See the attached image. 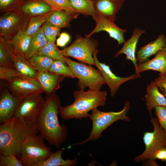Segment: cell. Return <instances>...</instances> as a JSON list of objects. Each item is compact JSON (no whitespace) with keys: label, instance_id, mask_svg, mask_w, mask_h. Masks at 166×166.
Instances as JSON below:
<instances>
[{"label":"cell","instance_id":"cell-1","mask_svg":"<svg viewBox=\"0 0 166 166\" xmlns=\"http://www.w3.org/2000/svg\"><path fill=\"white\" fill-rule=\"evenodd\" d=\"M61 101L55 93L46 94L44 107L36 123V128L40 134L50 145L58 148L65 141L67 128L59 123Z\"/></svg>","mask_w":166,"mask_h":166},{"label":"cell","instance_id":"cell-2","mask_svg":"<svg viewBox=\"0 0 166 166\" xmlns=\"http://www.w3.org/2000/svg\"><path fill=\"white\" fill-rule=\"evenodd\" d=\"M107 95L106 91L100 90L76 91L73 92L74 102L69 105L61 107L60 116L65 120L87 118L89 117L90 111L105 105Z\"/></svg>","mask_w":166,"mask_h":166},{"label":"cell","instance_id":"cell-3","mask_svg":"<svg viewBox=\"0 0 166 166\" xmlns=\"http://www.w3.org/2000/svg\"><path fill=\"white\" fill-rule=\"evenodd\" d=\"M38 132L19 118L13 117L0 125V153L17 156L27 136Z\"/></svg>","mask_w":166,"mask_h":166},{"label":"cell","instance_id":"cell-4","mask_svg":"<svg viewBox=\"0 0 166 166\" xmlns=\"http://www.w3.org/2000/svg\"><path fill=\"white\" fill-rule=\"evenodd\" d=\"M37 132L29 135L23 141L17 156L23 166H35L45 160L53 153L51 148L44 143L45 139Z\"/></svg>","mask_w":166,"mask_h":166},{"label":"cell","instance_id":"cell-5","mask_svg":"<svg viewBox=\"0 0 166 166\" xmlns=\"http://www.w3.org/2000/svg\"><path fill=\"white\" fill-rule=\"evenodd\" d=\"M130 106L129 102L127 101L125 102L122 109L118 112H102L97 108L92 110L89 117L92 121V127L89 136L82 142L73 145H81L98 139L101 136L102 133L104 130L119 120L130 121V118L127 116Z\"/></svg>","mask_w":166,"mask_h":166},{"label":"cell","instance_id":"cell-6","mask_svg":"<svg viewBox=\"0 0 166 166\" xmlns=\"http://www.w3.org/2000/svg\"><path fill=\"white\" fill-rule=\"evenodd\" d=\"M64 61L69 66L75 78L78 79L77 86L80 89L100 90L105 83L102 75L98 69L91 65L72 60L68 57L64 56Z\"/></svg>","mask_w":166,"mask_h":166},{"label":"cell","instance_id":"cell-7","mask_svg":"<svg viewBox=\"0 0 166 166\" xmlns=\"http://www.w3.org/2000/svg\"><path fill=\"white\" fill-rule=\"evenodd\" d=\"M98 46V42L95 39L77 35L70 46L60 50V52L64 56L72 57L81 62L94 65L93 55L99 51Z\"/></svg>","mask_w":166,"mask_h":166},{"label":"cell","instance_id":"cell-8","mask_svg":"<svg viewBox=\"0 0 166 166\" xmlns=\"http://www.w3.org/2000/svg\"><path fill=\"white\" fill-rule=\"evenodd\" d=\"M45 103V99L41 94L21 99L17 107L14 116L19 118L26 124L37 129L36 123Z\"/></svg>","mask_w":166,"mask_h":166},{"label":"cell","instance_id":"cell-9","mask_svg":"<svg viewBox=\"0 0 166 166\" xmlns=\"http://www.w3.org/2000/svg\"><path fill=\"white\" fill-rule=\"evenodd\" d=\"M150 122L153 125V130L144 133L143 139L145 149L141 155L134 158L136 162L151 159L156 150L166 147V135L160 127L157 118L151 117Z\"/></svg>","mask_w":166,"mask_h":166},{"label":"cell","instance_id":"cell-10","mask_svg":"<svg viewBox=\"0 0 166 166\" xmlns=\"http://www.w3.org/2000/svg\"><path fill=\"white\" fill-rule=\"evenodd\" d=\"M7 82L6 88L20 100L44 92L42 85L36 79L19 77Z\"/></svg>","mask_w":166,"mask_h":166},{"label":"cell","instance_id":"cell-11","mask_svg":"<svg viewBox=\"0 0 166 166\" xmlns=\"http://www.w3.org/2000/svg\"><path fill=\"white\" fill-rule=\"evenodd\" d=\"M92 17L96 23V26L90 33L85 35V38H90L93 34L104 31L107 32L110 37L117 41L118 45L124 42L125 40L124 34L127 32L126 29L120 28L114 22L104 15L95 13Z\"/></svg>","mask_w":166,"mask_h":166},{"label":"cell","instance_id":"cell-12","mask_svg":"<svg viewBox=\"0 0 166 166\" xmlns=\"http://www.w3.org/2000/svg\"><path fill=\"white\" fill-rule=\"evenodd\" d=\"M98 52L94 53L93 55L94 65L101 73L105 83L109 88L110 94L112 97L115 96L120 87L123 84L140 77L135 73L126 77H121L116 76L112 72L109 65L99 61L97 57Z\"/></svg>","mask_w":166,"mask_h":166},{"label":"cell","instance_id":"cell-13","mask_svg":"<svg viewBox=\"0 0 166 166\" xmlns=\"http://www.w3.org/2000/svg\"><path fill=\"white\" fill-rule=\"evenodd\" d=\"M20 99L4 88L0 96V123H3L14 117Z\"/></svg>","mask_w":166,"mask_h":166},{"label":"cell","instance_id":"cell-14","mask_svg":"<svg viewBox=\"0 0 166 166\" xmlns=\"http://www.w3.org/2000/svg\"><path fill=\"white\" fill-rule=\"evenodd\" d=\"M152 59L137 64L135 74L140 77V73L152 70L160 73L159 75H166V47L158 51Z\"/></svg>","mask_w":166,"mask_h":166},{"label":"cell","instance_id":"cell-15","mask_svg":"<svg viewBox=\"0 0 166 166\" xmlns=\"http://www.w3.org/2000/svg\"><path fill=\"white\" fill-rule=\"evenodd\" d=\"M125 0H93L95 12L104 15L113 22L123 6Z\"/></svg>","mask_w":166,"mask_h":166},{"label":"cell","instance_id":"cell-16","mask_svg":"<svg viewBox=\"0 0 166 166\" xmlns=\"http://www.w3.org/2000/svg\"><path fill=\"white\" fill-rule=\"evenodd\" d=\"M145 33V30L144 29H141L138 27L135 28L130 38L125 41L123 47L115 53L114 57L117 58L121 54H125L126 55V59L132 62L135 69H136L137 66L136 56L137 45L140 37Z\"/></svg>","mask_w":166,"mask_h":166},{"label":"cell","instance_id":"cell-17","mask_svg":"<svg viewBox=\"0 0 166 166\" xmlns=\"http://www.w3.org/2000/svg\"><path fill=\"white\" fill-rule=\"evenodd\" d=\"M4 45L14 67L18 72L24 77L36 79L38 72L28 59L15 54L7 45Z\"/></svg>","mask_w":166,"mask_h":166},{"label":"cell","instance_id":"cell-18","mask_svg":"<svg viewBox=\"0 0 166 166\" xmlns=\"http://www.w3.org/2000/svg\"><path fill=\"white\" fill-rule=\"evenodd\" d=\"M166 47V37L163 34L159 35L155 40L140 48L136 56L137 62H144L159 50Z\"/></svg>","mask_w":166,"mask_h":166},{"label":"cell","instance_id":"cell-19","mask_svg":"<svg viewBox=\"0 0 166 166\" xmlns=\"http://www.w3.org/2000/svg\"><path fill=\"white\" fill-rule=\"evenodd\" d=\"M66 77L49 71L38 72L36 79L43 89L46 94L55 93L61 82Z\"/></svg>","mask_w":166,"mask_h":166},{"label":"cell","instance_id":"cell-20","mask_svg":"<svg viewBox=\"0 0 166 166\" xmlns=\"http://www.w3.org/2000/svg\"><path fill=\"white\" fill-rule=\"evenodd\" d=\"M144 99L147 109L150 114L151 111L157 106H166V97L160 92L154 81L148 85Z\"/></svg>","mask_w":166,"mask_h":166},{"label":"cell","instance_id":"cell-21","mask_svg":"<svg viewBox=\"0 0 166 166\" xmlns=\"http://www.w3.org/2000/svg\"><path fill=\"white\" fill-rule=\"evenodd\" d=\"M31 37L26 34V31L20 30L8 42L7 45L15 54L26 58Z\"/></svg>","mask_w":166,"mask_h":166},{"label":"cell","instance_id":"cell-22","mask_svg":"<svg viewBox=\"0 0 166 166\" xmlns=\"http://www.w3.org/2000/svg\"><path fill=\"white\" fill-rule=\"evenodd\" d=\"M21 10L27 14L33 16L44 14L53 10L49 4L42 0H31L22 4Z\"/></svg>","mask_w":166,"mask_h":166},{"label":"cell","instance_id":"cell-23","mask_svg":"<svg viewBox=\"0 0 166 166\" xmlns=\"http://www.w3.org/2000/svg\"><path fill=\"white\" fill-rule=\"evenodd\" d=\"M21 20L20 15L15 12H9L2 16L0 18L1 34L8 36L18 25Z\"/></svg>","mask_w":166,"mask_h":166},{"label":"cell","instance_id":"cell-24","mask_svg":"<svg viewBox=\"0 0 166 166\" xmlns=\"http://www.w3.org/2000/svg\"><path fill=\"white\" fill-rule=\"evenodd\" d=\"M63 148L53 152L46 160L37 164L35 166H72L77 164V157L72 160H64L62 158Z\"/></svg>","mask_w":166,"mask_h":166},{"label":"cell","instance_id":"cell-25","mask_svg":"<svg viewBox=\"0 0 166 166\" xmlns=\"http://www.w3.org/2000/svg\"><path fill=\"white\" fill-rule=\"evenodd\" d=\"M43 26L31 35V41L28 49L26 58L28 59L37 53L39 50L48 42Z\"/></svg>","mask_w":166,"mask_h":166},{"label":"cell","instance_id":"cell-26","mask_svg":"<svg viewBox=\"0 0 166 166\" xmlns=\"http://www.w3.org/2000/svg\"><path fill=\"white\" fill-rule=\"evenodd\" d=\"M73 17L63 10H52L47 22L61 28L68 27Z\"/></svg>","mask_w":166,"mask_h":166},{"label":"cell","instance_id":"cell-27","mask_svg":"<svg viewBox=\"0 0 166 166\" xmlns=\"http://www.w3.org/2000/svg\"><path fill=\"white\" fill-rule=\"evenodd\" d=\"M38 72L49 71L54 60L46 56L35 54L28 59Z\"/></svg>","mask_w":166,"mask_h":166},{"label":"cell","instance_id":"cell-28","mask_svg":"<svg viewBox=\"0 0 166 166\" xmlns=\"http://www.w3.org/2000/svg\"><path fill=\"white\" fill-rule=\"evenodd\" d=\"M69 2L72 7L79 14L92 16L95 13L93 0H69Z\"/></svg>","mask_w":166,"mask_h":166},{"label":"cell","instance_id":"cell-29","mask_svg":"<svg viewBox=\"0 0 166 166\" xmlns=\"http://www.w3.org/2000/svg\"><path fill=\"white\" fill-rule=\"evenodd\" d=\"M64 61L54 60L49 71L65 77L74 78L75 77L71 69Z\"/></svg>","mask_w":166,"mask_h":166},{"label":"cell","instance_id":"cell-30","mask_svg":"<svg viewBox=\"0 0 166 166\" xmlns=\"http://www.w3.org/2000/svg\"><path fill=\"white\" fill-rule=\"evenodd\" d=\"M52 11L44 14L39 15L31 18L26 32L29 35L31 36L37 31L44 23L47 22Z\"/></svg>","mask_w":166,"mask_h":166},{"label":"cell","instance_id":"cell-31","mask_svg":"<svg viewBox=\"0 0 166 166\" xmlns=\"http://www.w3.org/2000/svg\"><path fill=\"white\" fill-rule=\"evenodd\" d=\"M37 54L48 57L54 60L65 61L64 56L60 53L55 43L49 41L39 50Z\"/></svg>","mask_w":166,"mask_h":166},{"label":"cell","instance_id":"cell-32","mask_svg":"<svg viewBox=\"0 0 166 166\" xmlns=\"http://www.w3.org/2000/svg\"><path fill=\"white\" fill-rule=\"evenodd\" d=\"M53 10H63L72 15L74 18L78 16L77 12L71 6L69 0H50Z\"/></svg>","mask_w":166,"mask_h":166},{"label":"cell","instance_id":"cell-33","mask_svg":"<svg viewBox=\"0 0 166 166\" xmlns=\"http://www.w3.org/2000/svg\"><path fill=\"white\" fill-rule=\"evenodd\" d=\"M42 26L48 41L55 43L57 36L60 33V28L48 22H45Z\"/></svg>","mask_w":166,"mask_h":166},{"label":"cell","instance_id":"cell-34","mask_svg":"<svg viewBox=\"0 0 166 166\" xmlns=\"http://www.w3.org/2000/svg\"><path fill=\"white\" fill-rule=\"evenodd\" d=\"M19 77H23L14 67L0 66L1 79L7 81Z\"/></svg>","mask_w":166,"mask_h":166},{"label":"cell","instance_id":"cell-35","mask_svg":"<svg viewBox=\"0 0 166 166\" xmlns=\"http://www.w3.org/2000/svg\"><path fill=\"white\" fill-rule=\"evenodd\" d=\"M0 166H23L17 156L13 154L0 153Z\"/></svg>","mask_w":166,"mask_h":166},{"label":"cell","instance_id":"cell-36","mask_svg":"<svg viewBox=\"0 0 166 166\" xmlns=\"http://www.w3.org/2000/svg\"><path fill=\"white\" fill-rule=\"evenodd\" d=\"M155 113L160 127L166 135V106L156 107Z\"/></svg>","mask_w":166,"mask_h":166},{"label":"cell","instance_id":"cell-37","mask_svg":"<svg viewBox=\"0 0 166 166\" xmlns=\"http://www.w3.org/2000/svg\"><path fill=\"white\" fill-rule=\"evenodd\" d=\"M0 43V65L2 66L14 67L4 44Z\"/></svg>","mask_w":166,"mask_h":166},{"label":"cell","instance_id":"cell-38","mask_svg":"<svg viewBox=\"0 0 166 166\" xmlns=\"http://www.w3.org/2000/svg\"><path fill=\"white\" fill-rule=\"evenodd\" d=\"M154 81L166 97V75H159Z\"/></svg>","mask_w":166,"mask_h":166},{"label":"cell","instance_id":"cell-39","mask_svg":"<svg viewBox=\"0 0 166 166\" xmlns=\"http://www.w3.org/2000/svg\"><path fill=\"white\" fill-rule=\"evenodd\" d=\"M69 40L70 37L67 34L62 33L57 40V45L60 47H64L69 42Z\"/></svg>","mask_w":166,"mask_h":166},{"label":"cell","instance_id":"cell-40","mask_svg":"<svg viewBox=\"0 0 166 166\" xmlns=\"http://www.w3.org/2000/svg\"><path fill=\"white\" fill-rule=\"evenodd\" d=\"M166 156V147L158 149L153 154L151 159L164 160Z\"/></svg>","mask_w":166,"mask_h":166},{"label":"cell","instance_id":"cell-41","mask_svg":"<svg viewBox=\"0 0 166 166\" xmlns=\"http://www.w3.org/2000/svg\"><path fill=\"white\" fill-rule=\"evenodd\" d=\"M21 0H0V7L1 10L8 8L19 2Z\"/></svg>","mask_w":166,"mask_h":166},{"label":"cell","instance_id":"cell-42","mask_svg":"<svg viewBox=\"0 0 166 166\" xmlns=\"http://www.w3.org/2000/svg\"><path fill=\"white\" fill-rule=\"evenodd\" d=\"M42 0L46 2H47V3L49 4V5H50L52 7V9H53V10L52 4V2H51L50 0Z\"/></svg>","mask_w":166,"mask_h":166},{"label":"cell","instance_id":"cell-43","mask_svg":"<svg viewBox=\"0 0 166 166\" xmlns=\"http://www.w3.org/2000/svg\"><path fill=\"white\" fill-rule=\"evenodd\" d=\"M164 160L166 162V156Z\"/></svg>","mask_w":166,"mask_h":166},{"label":"cell","instance_id":"cell-44","mask_svg":"<svg viewBox=\"0 0 166 166\" xmlns=\"http://www.w3.org/2000/svg\"></svg>","mask_w":166,"mask_h":166}]
</instances>
